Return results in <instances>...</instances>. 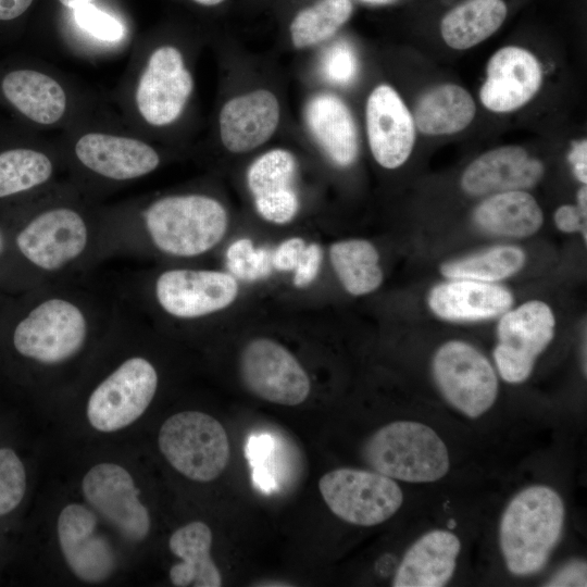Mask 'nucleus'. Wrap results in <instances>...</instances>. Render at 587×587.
Wrapping results in <instances>:
<instances>
[{
  "mask_svg": "<svg viewBox=\"0 0 587 587\" xmlns=\"http://www.w3.org/2000/svg\"><path fill=\"white\" fill-rule=\"evenodd\" d=\"M239 373L251 394L275 404L298 405L311 390L310 378L295 355L268 338H257L245 346Z\"/></svg>",
  "mask_w": 587,
  "mask_h": 587,
  "instance_id": "nucleus-13",
  "label": "nucleus"
},
{
  "mask_svg": "<svg viewBox=\"0 0 587 587\" xmlns=\"http://www.w3.org/2000/svg\"><path fill=\"white\" fill-rule=\"evenodd\" d=\"M305 246L304 240L297 237L283 241L273 251V267L278 271H294L298 265Z\"/></svg>",
  "mask_w": 587,
  "mask_h": 587,
  "instance_id": "nucleus-39",
  "label": "nucleus"
},
{
  "mask_svg": "<svg viewBox=\"0 0 587 587\" xmlns=\"http://www.w3.org/2000/svg\"><path fill=\"white\" fill-rule=\"evenodd\" d=\"M158 446L173 469L199 483L216 479L230 458L224 426L210 414L195 410L167 417L160 427Z\"/></svg>",
  "mask_w": 587,
  "mask_h": 587,
  "instance_id": "nucleus-8",
  "label": "nucleus"
},
{
  "mask_svg": "<svg viewBox=\"0 0 587 587\" xmlns=\"http://www.w3.org/2000/svg\"><path fill=\"white\" fill-rule=\"evenodd\" d=\"M547 586H586V563L575 561L555 573Z\"/></svg>",
  "mask_w": 587,
  "mask_h": 587,
  "instance_id": "nucleus-41",
  "label": "nucleus"
},
{
  "mask_svg": "<svg viewBox=\"0 0 587 587\" xmlns=\"http://www.w3.org/2000/svg\"><path fill=\"white\" fill-rule=\"evenodd\" d=\"M319 490L336 516L360 526L387 521L403 501L399 485L375 471L349 467L333 470L320 478Z\"/></svg>",
  "mask_w": 587,
  "mask_h": 587,
  "instance_id": "nucleus-9",
  "label": "nucleus"
},
{
  "mask_svg": "<svg viewBox=\"0 0 587 587\" xmlns=\"http://www.w3.org/2000/svg\"><path fill=\"white\" fill-rule=\"evenodd\" d=\"M198 4L204 5V7H213L222 3L224 0H192Z\"/></svg>",
  "mask_w": 587,
  "mask_h": 587,
  "instance_id": "nucleus-47",
  "label": "nucleus"
},
{
  "mask_svg": "<svg viewBox=\"0 0 587 587\" xmlns=\"http://www.w3.org/2000/svg\"><path fill=\"white\" fill-rule=\"evenodd\" d=\"M90 386L85 413L100 433H114L135 423L152 403L160 385L155 363L134 350L117 355Z\"/></svg>",
  "mask_w": 587,
  "mask_h": 587,
  "instance_id": "nucleus-6",
  "label": "nucleus"
},
{
  "mask_svg": "<svg viewBox=\"0 0 587 587\" xmlns=\"http://www.w3.org/2000/svg\"><path fill=\"white\" fill-rule=\"evenodd\" d=\"M213 534L202 521H192L178 527L168 539V548L180 562L168 572L176 587H220L223 579L211 557Z\"/></svg>",
  "mask_w": 587,
  "mask_h": 587,
  "instance_id": "nucleus-26",
  "label": "nucleus"
},
{
  "mask_svg": "<svg viewBox=\"0 0 587 587\" xmlns=\"http://www.w3.org/2000/svg\"><path fill=\"white\" fill-rule=\"evenodd\" d=\"M64 7L74 9L77 5L91 3L93 0H59Z\"/></svg>",
  "mask_w": 587,
  "mask_h": 587,
  "instance_id": "nucleus-46",
  "label": "nucleus"
},
{
  "mask_svg": "<svg viewBox=\"0 0 587 587\" xmlns=\"http://www.w3.org/2000/svg\"><path fill=\"white\" fill-rule=\"evenodd\" d=\"M436 383L447 401L469 417H478L494 404L498 382L489 361L463 341L442 345L433 360Z\"/></svg>",
  "mask_w": 587,
  "mask_h": 587,
  "instance_id": "nucleus-10",
  "label": "nucleus"
},
{
  "mask_svg": "<svg viewBox=\"0 0 587 587\" xmlns=\"http://www.w3.org/2000/svg\"><path fill=\"white\" fill-rule=\"evenodd\" d=\"M578 209L586 216L587 211V189L583 187L577 193Z\"/></svg>",
  "mask_w": 587,
  "mask_h": 587,
  "instance_id": "nucleus-44",
  "label": "nucleus"
},
{
  "mask_svg": "<svg viewBox=\"0 0 587 587\" xmlns=\"http://www.w3.org/2000/svg\"><path fill=\"white\" fill-rule=\"evenodd\" d=\"M28 470L20 452L11 445H0V567L9 551L8 534L28 491Z\"/></svg>",
  "mask_w": 587,
  "mask_h": 587,
  "instance_id": "nucleus-32",
  "label": "nucleus"
},
{
  "mask_svg": "<svg viewBox=\"0 0 587 587\" xmlns=\"http://www.w3.org/2000/svg\"><path fill=\"white\" fill-rule=\"evenodd\" d=\"M513 297L502 286L473 279H454L434 287L428 304L450 321H478L499 316L511 308Z\"/></svg>",
  "mask_w": 587,
  "mask_h": 587,
  "instance_id": "nucleus-24",
  "label": "nucleus"
},
{
  "mask_svg": "<svg viewBox=\"0 0 587 587\" xmlns=\"http://www.w3.org/2000/svg\"><path fill=\"white\" fill-rule=\"evenodd\" d=\"M72 159L80 174L104 184L140 179L161 163L159 152L148 142L104 132L80 135L73 145Z\"/></svg>",
  "mask_w": 587,
  "mask_h": 587,
  "instance_id": "nucleus-11",
  "label": "nucleus"
},
{
  "mask_svg": "<svg viewBox=\"0 0 587 587\" xmlns=\"http://www.w3.org/2000/svg\"><path fill=\"white\" fill-rule=\"evenodd\" d=\"M193 90V78L182 52L174 46L155 48L137 79L135 105L149 125L174 123L183 113Z\"/></svg>",
  "mask_w": 587,
  "mask_h": 587,
  "instance_id": "nucleus-14",
  "label": "nucleus"
},
{
  "mask_svg": "<svg viewBox=\"0 0 587 587\" xmlns=\"http://www.w3.org/2000/svg\"><path fill=\"white\" fill-rule=\"evenodd\" d=\"M72 10L76 24L90 36L108 42L117 41L124 36L122 23L96 5L86 3Z\"/></svg>",
  "mask_w": 587,
  "mask_h": 587,
  "instance_id": "nucleus-36",
  "label": "nucleus"
},
{
  "mask_svg": "<svg viewBox=\"0 0 587 587\" xmlns=\"http://www.w3.org/2000/svg\"><path fill=\"white\" fill-rule=\"evenodd\" d=\"M279 117V103L272 91L258 89L236 96L221 109V141L233 153L251 151L272 137Z\"/></svg>",
  "mask_w": 587,
  "mask_h": 587,
  "instance_id": "nucleus-19",
  "label": "nucleus"
},
{
  "mask_svg": "<svg viewBox=\"0 0 587 587\" xmlns=\"http://www.w3.org/2000/svg\"><path fill=\"white\" fill-rule=\"evenodd\" d=\"M554 323L552 311L541 301H528L503 313L494 357L504 380L522 383L529 376L535 360L553 337Z\"/></svg>",
  "mask_w": 587,
  "mask_h": 587,
  "instance_id": "nucleus-15",
  "label": "nucleus"
},
{
  "mask_svg": "<svg viewBox=\"0 0 587 587\" xmlns=\"http://www.w3.org/2000/svg\"><path fill=\"white\" fill-rule=\"evenodd\" d=\"M476 114L472 96L454 84L438 85L419 99L414 124L426 135H450L467 127Z\"/></svg>",
  "mask_w": 587,
  "mask_h": 587,
  "instance_id": "nucleus-28",
  "label": "nucleus"
},
{
  "mask_svg": "<svg viewBox=\"0 0 587 587\" xmlns=\"http://www.w3.org/2000/svg\"><path fill=\"white\" fill-rule=\"evenodd\" d=\"M307 126L326 155L338 166L351 165L358 155V130L347 104L333 93H317L304 109Z\"/></svg>",
  "mask_w": 587,
  "mask_h": 587,
  "instance_id": "nucleus-25",
  "label": "nucleus"
},
{
  "mask_svg": "<svg viewBox=\"0 0 587 587\" xmlns=\"http://www.w3.org/2000/svg\"><path fill=\"white\" fill-rule=\"evenodd\" d=\"M3 99L34 124L51 126L67 111V95L51 75L29 67L7 72L0 79Z\"/></svg>",
  "mask_w": 587,
  "mask_h": 587,
  "instance_id": "nucleus-22",
  "label": "nucleus"
},
{
  "mask_svg": "<svg viewBox=\"0 0 587 587\" xmlns=\"http://www.w3.org/2000/svg\"><path fill=\"white\" fill-rule=\"evenodd\" d=\"M34 0H0V22H10L21 17Z\"/></svg>",
  "mask_w": 587,
  "mask_h": 587,
  "instance_id": "nucleus-43",
  "label": "nucleus"
},
{
  "mask_svg": "<svg viewBox=\"0 0 587 587\" xmlns=\"http://www.w3.org/2000/svg\"><path fill=\"white\" fill-rule=\"evenodd\" d=\"M371 152L385 168H396L410 157L415 142L413 116L398 92L382 84L370 93L365 109Z\"/></svg>",
  "mask_w": 587,
  "mask_h": 587,
  "instance_id": "nucleus-17",
  "label": "nucleus"
},
{
  "mask_svg": "<svg viewBox=\"0 0 587 587\" xmlns=\"http://www.w3.org/2000/svg\"><path fill=\"white\" fill-rule=\"evenodd\" d=\"M223 204L198 192L172 193L108 208L109 257L158 253L175 259L200 257L224 237Z\"/></svg>",
  "mask_w": 587,
  "mask_h": 587,
  "instance_id": "nucleus-3",
  "label": "nucleus"
},
{
  "mask_svg": "<svg viewBox=\"0 0 587 587\" xmlns=\"http://www.w3.org/2000/svg\"><path fill=\"white\" fill-rule=\"evenodd\" d=\"M273 251L254 248L249 239H238L226 251V265L229 274L245 282L267 277L273 267Z\"/></svg>",
  "mask_w": 587,
  "mask_h": 587,
  "instance_id": "nucleus-35",
  "label": "nucleus"
},
{
  "mask_svg": "<svg viewBox=\"0 0 587 587\" xmlns=\"http://www.w3.org/2000/svg\"><path fill=\"white\" fill-rule=\"evenodd\" d=\"M524 252L514 246H498L441 266V273L452 279L496 282L516 273L524 264Z\"/></svg>",
  "mask_w": 587,
  "mask_h": 587,
  "instance_id": "nucleus-34",
  "label": "nucleus"
},
{
  "mask_svg": "<svg viewBox=\"0 0 587 587\" xmlns=\"http://www.w3.org/2000/svg\"><path fill=\"white\" fill-rule=\"evenodd\" d=\"M322 263V249L313 242L305 249L295 268L294 284L297 287L310 285L317 276Z\"/></svg>",
  "mask_w": 587,
  "mask_h": 587,
  "instance_id": "nucleus-38",
  "label": "nucleus"
},
{
  "mask_svg": "<svg viewBox=\"0 0 587 587\" xmlns=\"http://www.w3.org/2000/svg\"><path fill=\"white\" fill-rule=\"evenodd\" d=\"M564 504L557 491L535 485L519 492L500 523V548L508 570L529 575L541 570L555 547L564 524Z\"/></svg>",
  "mask_w": 587,
  "mask_h": 587,
  "instance_id": "nucleus-4",
  "label": "nucleus"
},
{
  "mask_svg": "<svg viewBox=\"0 0 587 587\" xmlns=\"http://www.w3.org/2000/svg\"><path fill=\"white\" fill-rule=\"evenodd\" d=\"M8 334L20 364L36 371L65 369L98 349L122 303L83 279L29 289Z\"/></svg>",
  "mask_w": 587,
  "mask_h": 587,
  "instance_id": "nucleus-1",
  "label": "nucleus"
},
{
  "mask_svg": "<svg viewBox=\"0 0 587 587\" xmlns=\"http://www.w3.org/2000/svg\"><path fill=\"white\" fill-rule=\"evenodd\" d=\"M479 98L486 109L497 113L515 111L538 92L542 82L539 61L528 50L508 46L488 61Z\"/></svg>",
  "mask_w": 587,
  "mask_h": 587,
  "instance_id": "nucleus-18",
  "label": "nucleus"
},
{
  "mask_svg": "<svg viewBox=\"0 0 587 587\" xmlns=\"http://www.w3.org/2000/svg\"><path fill=\"white\" fill-rule=\"evenodd\" d=\"M476 224L484 230L509 237H526L539 229L542 212L528 192L511 190L494 193L474 211Z\"/></svg>",
  "mask_w": 587,
  "mask_h": 587,
  "instance_id": "nucleus-29",
  "label": "nucleus"
},
{
  "mask_svg": "<svg viewBox=\"0 0 587 587\" xmlns=\"http://www.w3.org/2000/svg\"><path fill=\"white\" fill-rule=\"evenodd\" d=\"M82 492L89 507L126 540L140 542L151 528V517L127 469L100 462L83 476Z\"/></svg>",
  "mask_w": 587,
  "mask_h": 587,
  "instance_id": "nucleus-12",
  "label": "nucleus"
},
{
  "mask_svg": "<svg viewBox=\"0 0 587 587\" xmlns=\"http://www.w3.org/2000/svg\"><path fill=\"white\" fill-rule=\"evenodd\" d=\"M366 464L385 476L410 483L444 477L450 466L445 442L429 426L397 421L377 429L364 444Z\"/></svg>",
  "mask_w": 587,
  "mask_h": 587,
  "instance_id": "nucleus-7",
  "label": "nucleus"
},
{
  "mask_svg": "<svg viewBox=\"0 0 587 587\" xmlns=\"http://www.w3.org/2000/svg\"><path fill=\"white\" fill-rule=\"evenodd\" d=\"M363 1H366L369 3H386V2H389L391 0H363Z\"/></svg>",
  "mask_w": 587,
  "mask_h": 587,
  "instance_id": "nucleus-48",
  "label": "nucleus"
},
{
  "mask_svg": "<svg viewBox=\"0 0 587 587\" xmlns=\"http://www.w3.org/2000/svg\"><path fill=\"white\" fill-rule=\"evenodd\" d=\"M297 162L286 149L270 150L249 166L248 187L258 213L275 224L290 222L299 210V198L294 188Z\"/></svg>",
  "mask_w": 587,
  "mask_h": 587,
  "instance_id": "nucleus-20",
  "label": "nucleus"
},
{
  "mask_svg": "<svg viewBox=\"0 0 587 587\" xmlns=\"http://www.w3.org/2000/svg\"><path fill=\"white\" fill-rule=\"evenodd\" d=\"M0 438H1V423H0ZM1 445V444H0Z\"/></svg>",
  "mask_w": 587,
  "mask_h": 587,
  "instance_id": "nucleus-49",
  "label": "nucleus"
},
{
  "mask_svg": "<svg viewBox=\"0 0 587 587\" xmlns=\"http://www.w3.org/2000/svg\"><path fill=\"white\" fill-rule=\"evenodd\" d=\"M10 241L5 233L0 228V261L4 260L5 255L9 252Z\"/></svg>",
  "mask_w": 587,
  "mask_h": 587,
  "instance_id": "nucleus-45",
  "label": "nucleus"
},
{
  "mask_svg": "<svg viewBox=\"0 0 587 587\" xmlns=\"http://www.w3.org/2000/svg\"><path fill=\"white\" fill-rule=\"evenodd\" d=\"M352 11L351 0H319L300 10L289 26L292 45L303 49L329 39L349 20Z\"/></svg>",
  "mask_w": 587,
  "mask_h": 587,
  "instance_id": "nucleus-33",
  "label": "nucleus"
},
{
  "mask_svg": "<svg viewBox=\"0 0 587 587\" xmlns=\"http://www.w3.org/2000/svg\"><path fill=\"white\" fill-rule=\"evenodd\" d=\"M323 71L327 79L334 84H350L358 72V61L353 49L344 41L333 45L324 55Z\"/></svg>",
  "mask_w": 587,
  "mask_h": 587,
  "instance_id": "nucleus-37",
  "label": "nucleus"
},
{
  "mask_svg": "<svg viewBox=\"0 0 587 587\" xmlns=\"http://www.w3.org/2000/svg\"><path fill=\"white\" fill-rule=\"evenodd\" d=\"M125 292L132 303L146 302L173 320L196 321L230 305L238 284L221 271L172 267L146 279L134 275Z\"/></svg>",
  "mask_w": 587,
  "mask_h": 587,
  "instance_id": "nucleus-5",
  "label": "nucleus"
},
{
  "mask_svg": "<svg viewBox=\"0 0 587 587\" xmlns=\"http://www.w3.org/2000/svg\"><path fill=\"white\" fill-rule=\"evenodd\" d=\"M461 550L459 538L448 530H430L405 552L394 587H441L452 577Z\"/></svg>",
  "mask_w": 587,
  "mask_h": 587,
  "instance_id": "nucleus-23",
  "label": "nucleus"
},
{
  "mask_svg": "<svg viewBox=\"0 0 587 587\" xmlns=\"http://www.w3.org/2000/svg\"><path fill=\"white\" fill-rule=\"evenodd\" d=\"M59 162L51 153L30 146L0 151V199L38 193L53 186Z\"/></svg>",
  "mask_w": 587,
  "mask_h": 587,
  "instance_id": "nucleus-27",
  "label": "nucleus"
},
{
  "mask_svg": "<svg viewBox=\"0 0 587 587\" xmlns=\"http://www.w3.org/2000/svg\"><path fill=\"white\" fill-rule=\"evenodd\" d=\"M505 16L502 0H466L444 16L441 36L452 49H470L496 33Z\"/></svg>",
  "mask_w": 587,
  "mask_h": 587,
  "instance_id": "nucleus-30",
  "label": "nucleus"
},
{
  "mask_svg": "<svg viewBox=\"0 0 587 587\" xmlns=\"http://www.w3.org/2000/svg\"><path fill=\"white\" fill-rule=\"evenodd\" d=\"M107 214L75 186L54 184L28 202L10 243L41 284L80 280L110 259Z\"/></svg>",
  "mask_w": 587,
  "mask_h": 587,
  "instance_id": "nucleus-2",
  "label": "nucleus"
},
{
  "mask_svg": "<svg viewBox=\"0 0 587 587\" xmlns=\"http://www.w3.org/2000/svg\"><path fill=\"white\" fill-rule=\"evenodd\" d=\"M57 535L62 557L79 580L103 583L115 571L114 549L99 530L91 508L77 502L63 507L57 520Z\"/></svg>",
  "mask_w": 587,
  "mask_h": 587,
  "instance_id": "nucleus-16",
  "label": "nucleus"
},
{
  "mask_svg": "<svg viewBox=\"0 0 587 587\" xmlns=\"http://www.w3.org/2000/svg\"><path fill=\"white\" fill-rule=\"evenodd\" d=\"M554 221L559 229L566 233L580 230L586 239V216L578 207L570 204L560 207L554 214Z\"/></svg>",
  "mask_w": 587,
  "mask_h": 587,
  "instance_id": "nucleus-40",
  "label": "nucleus"
},
{
  "mask_svg": "<svg viewBox=\"0 0 587 587\" xmlns=\"http://www.w3.org/2000/svg\"><path fill=\"white\" fill-rule=\"evenodd\" d=\"M544 166L519 146L500 147L485 152L464 171L461 185L470 195L480 196L534 186Z\"/></svg>",
  "mask_w": 587,
  "mask_h": 587,
  "instance_id": "nucleus-21",
  "label": "nucleus"
},
{
  "mask_svg": "<svg viewBox=\"0 0 587 587\" xmlns=\"http://www.w3.org/2000/svg\"><path fill=\"white\" fill-rule=\"evenodd\" d=\"M569 161L573 166V172L578 180L587 182V141L586 139L573 143L569 154Z\"/></svg>",
  "mask_w": 587,
  "mask_h": 587,
  "instance_id": "nucleus-42",
  "label": "nucleus"
},
{
  "mask_svg": "<svg viewBox=\"0 0 587 587\" xmlns=\"http://www.w3.org/2000/svg\"><path fill=\"white\" fill-rule=\"evenodd\" d=\"M332 265L345 287L353 295H366L379 287L383 272L375 247L363 239H350L330 246Z\"/></svg>",
  "mask_w": 587,
  "mask_h": 587,
  "instance_id": "nucleus-31",
  "label": "nucleus"
}]
</instances>
